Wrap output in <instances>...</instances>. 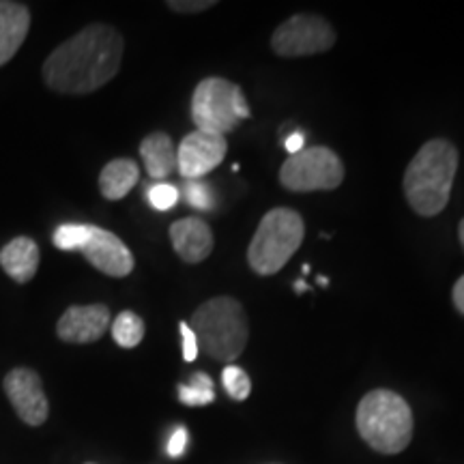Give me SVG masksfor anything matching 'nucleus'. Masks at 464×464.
Returning <instances> with one entry per match:
<instances>
[{
  "instance_id": "nucleus-1",
  "label": "nucleus",
  "mask_w": 464,
  "mask_h": 464,
  "mask_svg": "<svg viewBox=\"0 0 464 464\" xmlns=\"http://www.w3.org/2000/svg\"><path fill=\"white\" fill-rule=\"evenodd\" d=\"M125 44L108 24H91L61 44L44 63L48 89L63 95H89L119 73Z\"/></svg>"
},
{
  "instance_id": "nucleus-2",
  "label": "nucleus",
  "mask_w": 464,
  "mask_h": 464,
  "mask_svg": "<svg viewBox=\"0 0 464 464\" xmlns=\"http://www.w3.org/2000/svg\"><path fill=\"white\" fill-rule=\"evenodd\" d=\"M458 170V149L434 138L417 150L404 172L406 200L417 216L434 218L448 207Z\"/></svg>"
},
{
  "instance_id": "nucleus-3",
  "label": "nucleus",
  "mask_w": 464,
  "mask_h": 464,
  "mask_svg": "<svg viewBox=\"0 0 464 464\" xmlns=\"http://www.w3.org/2000/svg\"><path fill=\"white\" fill-rule=\"evenodd\" d=\"M357 430L365 443L385 456L400 454L413 439V411L400 393L372 390L357 406Z\"/></svg>"
},
{
  "instance_id": "nucleus-4",
  "label": "nucleus",
  "mask_w": 464,
  "mask_h": 464,
  "mask_svg": "<svg viewBox=\"0 0 464 464\" xmlns=\"http://www.w3.org/2000/svg\"><path fill=\"white\" fill-rule=\"evenodd\" d=\"M202 353L222 363H232L246 351L249 324L235 297H213L194 312L189 323Z\"/></svg>"
},
{
  "instance_id": "nucleus-5",
  "label": "nucleus",
  "mask_w": 464,
  "mask_h": 464,
  "mask_svg": "<svg viewBox=\"0 0 464 464\" xmlns=\"http://www.w3.org/2000/svg\"><path fill=\"white\" fill-rule=\"evenodd\" d=\"M304 218L293 208L280 207L260 219L247 247V263L258 276H274L293 258L304 243Z\"/></svg>"
},
{
  "instance_id": "nucleus-6",
  "label": "nucleus",
  "mask_w": 464,
  "mask_h": 464,
  "mask_svg": "<svg viewBox=\"0 0 464 464\" xmlns=\"http://www.w3.org/2000/svg\"><path fill=\"white\" fill-rule=\"evenodd\" d=\"M249 116L252 112L241 86L226 78H205L191 95V121L200 131L226 136Z\"/></svg>"
},
{
  "instance_id": "nucleus-7",
  "label": "nucleus",
  "mask_w": 464,
  "mask_h": 464,
  "mask_svg": "<svg viewBox=\"0 0 464 464\" xmlns=\"http://www.w3.org/2000/svg\"><path fill=\"white\" fill-rule=\"evenodd\" d=\"M344 181V164L329 147L304 149L280 168V183L288 191H332Z\"/></svg>"
},
{
  "instance_id": "nucleus-8",
  "label": "nucleus",
  "mask_w": 464,
  "mask_h": 464,
  "mask_svg": "<svg viewBox=\"0 0 464 464\" xmlns=\"http://www.w3.org/2000/svg\"><path fill=\"white\" fill-rule=\"evenodd\" d=\"M335 31L321 15L299 14L282 22L271 37V48L284 58L312 56L332 50Z\"/></svg>"
},
{
  "instance_id": "nucleus-9",
  "label": "nucleus",
  "mask_w": 464,
  "mask_h": 464,
  "mask_svg": "<svg viewBox=\"0 0 464 464\" xmlns=\"http://www.w3.org/2000/svg\"><path fill=\"white\" fill-rule=\"evenodd\" d=\"M226 150V136L200 130L191 131L177 147V170L185 181H200L222 164Z\"/></svg>"
},
{
  "instance_id": "nucleus-10",
  "label": "nucleus",
  "mask_w": 464,
  "mask_h": 464,
  "mask_svg": "<svg viewBox=\"0 0 464 464\" xmlns=\"http://www.w3.org/2000/svg\"><path fill=\"white\" fill-rule=\"evenodd\" d=\"M5 396L14 406L15 415L26 426H44L50 415V402L44 392L42 376L31 368H14L3 381Z\"/></svg>"
},
{
  "instance_id": "nucleus-11",
  "label": "nucleus",
  "mask_w": 464,
  "mask_h": 464,
  "mask_svg": "<svg viewBox=\"0 0 464 464\" xmlns=\"http://www.w3.org/2000/svg\"><path fill=\"white\" fill-rule=\"evenodd\" d=\"M82 254L97 271L110 277H127L133 271V254L130 247L114 232L97 228V226H92Z\"/></svg>"
},
{
  "instance_id": "nucleus-12",
  "label": "nucleus",
  "mask_w": 464,
  "mask_h": 464,
  "mask_svg": "<svg viewBox=\"0 0 464 464\" xmlns=\"http://www.w3.org/2000/svg\"><path fill=\"white\" fill-rule=\"evenodd\" d=\"M110 310L103 304L72 305L58 318L56 335L67 344H91L108 332Z\"/></svg>"
},
{
  "instance_id": "nucleus-13",
  "label": "nucleus",
  "mask_w": 464,
  "mask_h": 464,
  "mask_svg": "<svg viewBox=\"0 0 464 464\" xmlns=\"http://www.w3.org/2000/svg\"><path fill=\"white\" fill-rule=\"evenodd\" d=\"M170 241L179 258L188 265L202 263L213 252V230L200 218L177 219L170 226Z\"/></svg>"
},
{
  "instance_id": "nucleus-14",
  "label": "nucleus",
  "mask_w": 464,
  "mask_h": 464,
  "mask_svg": "<svg viewBox=\"0 0 464 464\" xmlns=\"http://www.w3.org/2000/svg\"><path fill=\"white\" fill-rule=\"evenodd\" d=\"M31 28V11L26 5L0 0V67L7 65L24 44Z\"/></svg>"
},
{
  "instance_id": "nucleus-15",
  "label": "nucleus",
  "mask_w": 464,
  "mask_h": 464,
  "mask_svg": "<svg viewBox=\"0 0 464 464\" xmlns=\"http://www.w3.org/2000/svg\"><path fill=\"white\" fill-rule=\"evenodd\" d=\"M0 266L17 284L31 282L39 269V247L31 237H15L0 249Z\"/></svg>"
},
{
  "instance_id": "nucleus-16",
  "label": "nucleus",
  "mask_w": 464,
  "mask_h": 464,
  "mask_svg": "<svg viewBox=\"0 0 464 464\" xmlns=\"http://www.w3.org/2000/svg\"><path fill=\"white\" fill-rule=\"evenodd\" d=\"M140 158L153 181H164L177 170V147L164 131H153L140 142Z\"/></svg>"
},
{
  "instance_id": "nucleus-17",
  "label": "nucleus",
  "mask_w": 464,
  "mask_h": 464,
  "mask_svg": "<svg viewBox=\"0 0 464 464\" xmlns=\"http://www.w3.org/2000/svg\"><path fill=\"white\" fill-rule=\"evenodd\" d=\"M140 179V168L133 160H112L103 166L100 174V191L103 198L121 200L136 188Z\"/></svg>"
},
{
  "instance_id": "nucleus-18",
  "label": "nucleus",
  "mask_w": 464,
  "mask_h": 464,
  "mask_svg": "<svg viewBox=\"0 0 464 464\" xmlns=\"http://www.w3.org/2000/svg\"><path fill=\"white\" fill-rule=\"evenodd\" d=\"M112 338L121 348H136L144 338V321L136 312H121L112 323Z\"/></svg>"
},
{
  "instance_id": "nucleus-19",
  "label": "nucleus",
  "mask_w": 464,
  "mask_h": 464,
  "mask_svg": "<svg viewBox=\"0 0 464 464\" xmlns=\"http://www.w3.org/2000/svg\"><path fill=\"white\" fill-rule=\"evenodd\" d=\"M179 400L185 406H207L216 400V387L211 376L205 372H196L189 382L179 385Z\"/></svg>"
},
{
  "instance_id": "nucleus-20",
  "label": "nucleus",
  "mask_w": 464,
  "mask_h": 464,
  "mask_svg": "<svg viewBox=\"0 0 464 464\" xmlns=\"http://www.w3.org/2000/svg\"><path fill=\"white\" fill-rule=\"evenodd\" d=\"M91 224H63L54 230L52 241L61 252H82L91 237Z\"/></svg>"
},
{
  "instance_id": "nucleus-21",
  "label": "nucleus",
  "mask_w": 464,
  "mask_h": 464,
  "mask_svg": "<svg viewBox=\"0 0 464 464\" xmlns=\"http://www.w3.org/2000/svg\"><path fill=\"white\" fill-rule=\"evenodd\" d=\"M222 382L226 393H228L235 402H243V400H247L249 393H252V381H249L247 372L239 368V365H226L222 372Z\"/></svg>"
},
{
  "instance_id": "nucleus-22",
  "label": "nucleus",
  "mask_w": 464,
  "mask_h": 464,
  "mask_svg": "<svg viewBox=\"0 0 464 464\" xmlns=\"http://www.w3.org/2000/svg\"><path fill=\"white\" fill-rule=\"evenodd\" d=\"M183 196L189 207L198 208V211H211L216 207V194L205 181H185Z\"/></svg>"
},
{
  "instance_id": "nucleus-23",
  "label": "nucleus",
  "mask_w": 464,
  "mask_h": 464,
  "mask_svg": "<svg viewBox=\"0 0 464 464\" xmlns=\"http://www.w3.org/2000/svg\"><path fill=\"white\" fill-rule=\"evenodd\" d=\"M147 198L155 211H170L172 207H177L179 198H181V191L170 183H153L147 191Z\"/></svg>"
},
{
  "instance_id": "nucleus-24",
  "label": "nucleus",
  "mask_w": 464,
  "mask_h": 464,
  "mask_svg": "<svg viewBox=\"0 0 464 464\" xmlns=\"http://www.w3.org/2000/svg\"><path fill=\"white\" fill-rule=\"evenodd\" d=\"M179 332H181V338H183V359L188 363L196 362V359H198L200 346H198V338H196V334L191 332L189 323L179 324Z\"/></svg>"
},
{
  "instance_id": "nucleus-25",
  "label": "nucleus",
  "mask_w": 464,
  "mask_h": 464,
  "mask_svg": "<svg viewBox=\"0 0 464 464\" xmlns=\"http://www.w3.org/2000/svg\"><path fill=\"white\" fill-rule=\"evenodd\" d=\"M188 443H189V432L185 426H177L170 434V439H168V445H166V451L170 458H181L185 454V450H188Z\"/></svg>"
},
{
  "instance_id": "nucleus-26",
  "label": "nucleus",
  "mask_w": 464,
  "mask_h": 464,
  "mask_svg": "<svg viewBox=\"0 0 464 464\" xmlns=\"http://www.w3.org/2000/svg\"><path fill=\"white\" fill-rule=\"evenodd\" d=\"M168 7L177 14H202V11L216 7L213 0H170Z\"/></svg>"
},
{
  "instance_id": "nucleus-27",
  "label": "nucleus",
  "mask_w": 464,
  "mask_h": 464,
  "mask_svg": "<svg viewBox=\"0 0 464 464\" xmlns=\"http://www.w3.org/2000/svg\"><path fill=\"white\" fill-rule=\"evenodd\" d=\"M284 149H286L290 155L301 153V150L305 149V133H301V131L290 133L286 140H284Z\"/></svg>"
},
{
  "instance_id": "nucleus-28",
  "label": "nucleus",
  "mask_w": 464,
  "mask_h": 464,
  "mask_svg": "<svg viewBox=\"0 0 464 464\" xmlns=\"http://www.w3.org/2000/svg\"><path fill=\"white\" fill-rule=\"evenodd\" d=\"M451 301H454L456 310L464 316V276L454 284V293H451Z\"/></svg>"
},
{
  "instance_id": "nucleus-29",
  "label": "nucleus",
  "mask_w": 464,
  "mask_h": 464,
  "mask_svg": "<svg viewBox=\"0 0 464 464\" xmlns=\"http://www.w3.org/2000/svg\"><path fill=\"white\" fill-rule=\"evenodd\" d=\"M295 290H297V293H305V290H307V284H305L304 280L295 282Z\"/></svg>"
},
{
  "instance_id": "nucleus-30",
  "label": "nucleus",
  "mask_w": 464,
  "mask_h": 464,
  "mask_svg": "<svg viewBox=\"0 0 464 464\" xmlns=\"http://www.w3.org/2000/svg\"><path fill=\"white\" fill-rule=\"evenodd\" d=\"M458 235H460V243H462V247H464V219L460 222V226H458Z\"/></svg>"
},
{
  "instance_id": "nucleus-31",
  "label": "nucleus",
  "mask_w": 464,
  "mask_h": 464,
  "mask_svg": "<svg viewBox=\"0 0 464 464\" xmlns=\"http://www.w3.org/2000/svg\"><path fill=\"white\" fill-rule=\"evenodd\" d=\"M318 284H321V286H327V277H324V276L318 277Z\"/></svg>"
},
{
  "instance_id": "nucleus-32",
  "label": "nucleus",
  "mask_w": 464,
  "mask_h": 464,
  "mask_svg": "<svg viewBox=\"0 0 464 464\" xmlns=\"http://www.w3.org/2000/svg\"><path fill=\"white\" fill-rule=\"evenodd\" d=\"M301 271H304V276L310 274V265H304V266H301Z\"/></svg>"
},
{
  "instance_id": "nucleus-33",
  "label": "nucleus",
  "mask_w": 464,
  "mask_h": 464,
  "mask_svg": "<svg viewBox=\"0 0 464 464\" xmlns=\"http://www.w3.org/2000/svg\"><path fill=\"white\" fill-rule=\"evenodd\" d=\"M89 464H92V462H89Z\"/></svg>"
}]
</instances>
